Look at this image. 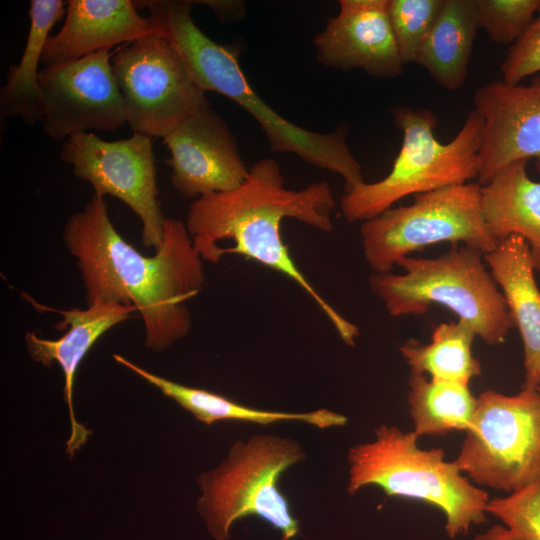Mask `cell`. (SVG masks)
I'll return each instance as SVG.
<instances>
[{"instance_id": "26", "label": "cell", "mask_w": 540, "mask_h": 540, "mask_svg": "<svg viewBox=\"0 0 540 540\" xmlns=\"http://www.w3.org/2000/svg\"><path fill=\"white\" fill-rule=\"evenodd\" d=\"M480 29L495 43L512 46L528 29L540 0H475Z\"/></svg>"}, {"instance_id": "10", "label": "cell", "mask_w": 540, "mask_h": 540, "mask_svg": "<svg viewBox=\"0 0 540 540\" xmlns=\"http://www.w3.org/2000/svg\"><path fill=\"white\" fill-rule=\"evenodd\" d=\"M112 67L134 133L164 138L210 106L175 47L156 30L121 48Z\"/></svg>"}, {"instance_id": "4", "label": "cell", "mask_w": 540, "mask_h": 540, "mask_svg": "<svg viewBox=\"0 0 540 540\" xmlns=\"http://www.w3.org/2000/svg\"><path fill=\"white\" fill-rule=\"evenodd\" d=\"M418 437L395 426L380 425L375 439L348 449L347 492L368 485L387 496L417 499L440 509L449 537L485 522L487 493L475 487L441 448L421 449Z\"/></svg>"}, {"instance_id": "13", "label": "cell", "mask_w": 540, "mask_h": 540, "mask_svg": "<svg viewBox=\"0 0 540 540\" xmlns=\"http://www.w3.org/2000/svg\"><path fill=\"white\" fill-rule=\"evenodd\" d=\"M171 182L194 200L238 188L249 175L229 125L210 106L163 138Z\"/></svg>"}, {"instance_id": "18", "label": "cell", "mask_w": 540, "mask_h": 540, "mask_svg": "<svg viewBox=\"0 0 540 540\" xmlns=\"http://www.w3.org/2000/svg\"><path fill=\"white\" fill-rule=\"evenodd\" d=\"M490 273L502 292L524 349V381L521 389L540 388V289L535 279L530 247L511 235L484 255Z\"/></svg>"}, {"instance_id": "23", "label": "cell", "mask_w": 540, "mask_h": 540, "mask_svg": "<svg viewBox=\"0 0 540 540\" xmlns=\"http://www.w3.org/2000/svg\"><path fill=\"white\" fill-rule=\"evenodd\" d=\"M408 405L414 434L441 435L451 431L467 432L473 423L477 398L469 385L454 381L428 379L411 372Z\"/></svg>"}, {"instance_id": "16", "label": "cell", "mask_w": 540, "mask_h": 540, "mask_svg": "<svg viewBox=\"0 0 540 540\" xmlns=\"http://www.w3.org/2000/svg\"><path fill=\"white\" fill-rule=\"evenodd\" d=\"M23 298L38 311L60 314L63 319L55 324L58 331L67 332L56 340L39 337L35 332H26L25 343L30 357L50 368L57 363L64 374V399L68 406L70 436L66 442V453L70 457L87 442L91 430L80 424L74 412L73 386L78 367L95 342L112 327L129 319L136 310L133 306L117 303H94L86 309L60 310L36 302L28 294Z\"/></svg>"}, {"instance_id": "14", "label": "cell", "mask_w": 540, "mask_h": 540, "mask_svg": "<svg viewBox=\"0 0 540 540\" xmlns=\"http://www.w3.org/2000/svg\"><path fill=\"white\" fill-rule=\"evenodd\" d=\"M483 120L478 152V184H487L503 167L535 159L540 173V75L528 85L494 81L474 94Z\"/></svg>"}, {"instance_id": "12", "label": "cell", "mask_w": 540, "mask_h": 540, "mask_svg": "<svg viewBox=\"0 0 540 540\" xmlns=\"http://www.w3.org/2000/svg\"><path fill=\"white\" fill-rule=\"evenodd\" d=\"M38 78L43 99L42 130L51 140H66L89 130L114 132L127 124L109 50L44 67Z\"/></svg>"}, {"instance_id": "11", "label": "cell", "mask_w": 540, "mask_h": 540, "mask_svg": "<svg viewBox=\"0 0 540 540\" xmlns=\"http://www.w3.org/2000/svg\"><path fill=\"white\" fill-rule=\"evenodd\" d=\"M59 157L74 175L94 188V194L110 195L124 202L142 223V242L157 250L164 236L165 220L158 200L152 138L140 134L106 141L91 132L67 138Z\"/></svg>"}, {"instance_id": "8", "label": "cell", "mask_w": 540, "mask_h": 540, "mask_svg": "<svg viewBox=\"0 0 540 540\" xmlns=\"http://www.w3.org/2000/svg\"><path fill=\"white\" fill-rule=\"evenodd\" d=\"M363 255L374 273L393 271L411 253L441 242L462 243L484 255L497 243L489 234L478 183L457 184L414 196L360 224Z\"/></svg>"}, {"instance_id": "30", "label": "cell", "mask_w": 540, "mask_h": 540, "mask_svg": "<svg viewBox=\"0 0 540 540\" xmlns=\"http://www.w3.org/2000/svg\"><path fill=\"white\" fill-rule=\"evenodd\" d=\"M472 540H523L505 526L494 525L486 532L477 535Z\"/></svg>"}, {"instance_id": "9", "label": "cell", "mask_w": 540, "mask_h": 540, "mask_svg": "<svg viewBox=\"0 0 540 540\" xmlns=\"http://www.w3.org/2000/svg\"><path fill=\"white\" fill-rule=\"evenodd\" d=\"M477 484L513 492L540 481V393L486 390L457 458Z\"/></svg>"}, {"instance_id": "27", "label": "cell", "mask_w": 540, "mask_h": 540, "mask_svg": "<svg viewBox=\"0 0 540 540\" xmlns=\"http://www.w3.org/2000/svg\"><path fill=\"white\" fill-rule=\"evenodd\" d=\"M486 512L523 540H540V481L489 500Z\"/></svg>"}, {"instance_id": "1", "label": "cell", "mask_w": 540, "mask_h": 540, "mask_svg": "<svg viewBox=\"0 0 540 540\" xmlns=\"http://www.w3.org/2000/svg\"><path fill=\"white\" fill-rule=\"evenodd\" d=\"M63 241L75 258L87 305L133 306L145 329V345L162 352L184 338L192 318L188 301L205 285L202 258L183 221L166 218L161 246L142 255L116 230L103 197L95 194L72 214Z\"/></svg>"}, {"instance_id": "29", "label": "cell", "mask_w": 540, "mask_h": 540, "mask_svg": "<svg viewBox=\"0 0 540 540\" xmlns=\"http://www.w3.org/2000/svg\"><path fill=\"white\" fill-rule=\"evenodd\" d=\"M195 3L208 6L221 21H235L245 15V5L235 0H202Z\"/></svg>"}, {"instance_id": "20", "label": "cell", "mask_w": 540, "mask_h": 540, "mask_svg": "<svg viewBox=\"0 0 540 540\" xmlns=\"http://www.w3.org/2000/svg\"><path fill=\"white\" fill-rule=\"evenodd\" d=\"M113 358L159 389L162 394L174 400L183 409L189 411L197 420L207 425L223 420L260 425H270L282 421H300L320 429L347 424V418L344 415L325 408L300 413L262 410L245 406L205 389L185 386L156 375L119 354H113Z\"/></svg>"}, {"instance_id": "22", "label": "cell", "mask_w": 540, "mask_h": 540, "mask_svg": "<svg viewBox=\"0 0 540 540\" xmlns=\"http://www.w3.org/2000/svg\"><path fill=\"white\" fill-rule=\"evenodd\" d=\"M67 1L31 0L30 27L17 65L10 67L0 90V112L4 118L21 119L27 125L42 120L43 99L38 65L52 27L62 19Z\"/></svg>"}, {"instance_id": "17", "label": "cell", "mask_w": 540, "mask_h": 540, "mask_svg": "<svg viewBox=\"0 0 540 540\" xmlns=\"http://www.w3.org/2000/svg\"><path fill=\"white\" fill-rule=\"evenodd\" d=\"M64 23L46 41L44 67L77 61L123 43H131L155 29L137 12L131 0H69Z\"/></svg>"}, {"instance_id": "24", "label": "cell", "mask_w": 540, "mask_h": 540, "mask_svg": "<svg viewBox=\"0 0 540 540\" xmlns=\"http://www.w3.org/2000/svg\"><path fill=\"white\" fill-rule=\"evenodd\" d=\"M476 336L465 321L440 323L434 327L430 343L406 342L399 347V352L411 372L469 385L481 374V364L472 353Z\"/></svg>"}, {"instance_id": "28", "label": "cell", "mask_w": 540, "mask_h": 540, "mask_svg": "<svg viewBox=\"0 0 540 540\" xmlns=\"http://www.w3.org/2000/svg\"><path fill=\"white\" fill-rule=\"evenodd\" d=\"M501 72L502 80L510 84L540 72V9L525 33L509 47Z\"/></svg>"}, {"instance_id": "21", "label": "cell", "mask_w": 540, "mask_h": 540, "mask_svg": "<svg viewBox=\"0 0 540 540\" xmlns=\"http://www.w3.org/2000/svg\"><path fill=\"white\" fill-rule=\"evenodd\" d=\"M475 0H444L416 62L450 91L464 85L477 31Z\"/></svg>"}, {"instance_id": "19", "label": "cell", "mask_w": 540, "mask_h": 540, "mask_svg": "<svg viewBox=\"0 0 540 540\" xmlns=\"http://www.w3.org/2000/svg\"><path fill=\"white\" fill-rule=\"evenodd\" d=\"M481 207L491 237L501 242L511 235L529 245L535 271L540 273V182L527 174V161L513 162L480 186Z\"/></svg>"}, {"instance_id": "15", "label": "cell", "mask_w": 540, "mask_h": 540, "mask_svg": "<svg viewBox=\"0 0 540 540\" xmlns=\"http://www.w3.org/2000/svg\"><path fill=\"white\" fill-rule=\"evenodd\" d=\"M313 40L320 63L334 69H362L377 78L402 74L403 62L388 14V0H340Z\"/></svg>"}, {"instance_id": "2", "label": "cell", "mask_w": 540, "mask_h": 540, "mask_svg": "<svg viewBox=\"0 0 540 540\" xmlns=\"http://www.w3.org/2000/svg\"><path fill=\"white\" fill-rule=\"evenodd\" d=\"M336 201L328 182L289 189L278 163L257 161L238 188L203 196L189 207L186 229L202 260L219 263L238 254L279 272L300 287L318 306L341 340L354 346L358 327L345 319L309 282L281 236V222L293 218L322 232L333 230Z\"/></svg>"}, {"instance_id": "5", "label": "cell", "mask_w": 540, "mask_h": 540, "mask_svg": "<svg viewBox=\"0 0 540 540\" xmlns=\"http://www.w3.org/2000/svg\"><path fill=\"white\" fill-rule=\"evenodd\" d=\"M396 266L404 272H373L369 278L372 292L390 316L421 315L439 304L492 346L502 344L514 326L480 250L455 245L435 258L404 257Z\"/></svg>"}, {"instance_id": "25", "label": "cell", "mask_w": 540, "mask_h": 540, "mask_svg": "<svg viewBox=\"0 0 540 540\" xmlns=\"http://www.w3.org/2000/svg\"><path fill=\"white\" fill-rule=\"evenodd\" d=\"M444 0H388V14L403 64L415 63Z\"/></svg>"}, {"instance_id": "7", "label": "cell", "mask_w": 540, "mask_h": 540, "mask_svg": "<svg viewBox=\"0 0 540 540\" xmlns=\"http://www.w3.org/2000/svg\"><path fill=\"white\" fill-rule=\"evenodd\" d=\"M306 459L300 443L272 434L235 441L226 458L197 479V509L215 540H229L232 524L258 516L291 540L299 533L287 498L279 489L281 475Z\"/></svg>"}, {"instance_id": "3", "label": "cell", "mask_w": 540, "mask_h": 540, "mask_svg": "<svg viewBox=\"0 0 540 540\" xmlns=\"http://www.w3.org/2000/svg\"><path fill=\"white\" fill-rule=\"evenodd\" d=\"M192 6L186 1L168 4L157 16V27L175 47L196 85L246 110L262 128L273 151L293 153L310 165L339 174L345 192L365 182L361 166L347 145V129L340 126L331 133L313 132L278 114L249 84L238 51L215 42L195 24Z\"/></svg>"}, {"instance_id": "6", "label": "cell", "mask_w": 540, "mask_h": 540, "mask_svg": "<svg viewBox=\"0 0 540 540\" xmlns=\"http://www.w3.org/2000/svg\"><path fill=\"white\" fill-rule=\"evenodd\" d=\"M391 112L403 133L400 151L386 177L363 182L344 193L340 205L349 223L370 220L407 196L478 177L483 120L475 110L468 113L461 129L446 144L434 135L437 119L429 109L395 106Z\"/></svg>"}, {"instance_id": "31", "label": "cell", "mask_w": 540, "mask_h": 540, "mask_svg": "<svg viewBox=\"0 0 540 540\" xmlns=\"http://www.w3.org/2000/svg\"><path fill=\"white\" fill-rule=\"evenodd\" d=\"M539 393H540V388L538 389Z\"/></svg>"}]
</instances>
